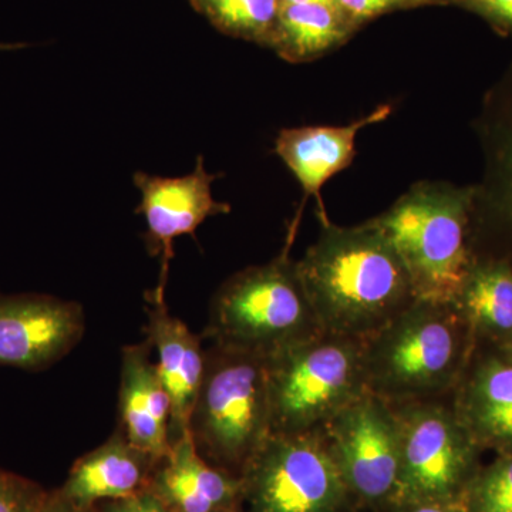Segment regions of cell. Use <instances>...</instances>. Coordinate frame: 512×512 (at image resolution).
<instances>
[{"mask_svg":"<svg viewBox=\"0 0 512 512\" xmlns=\"http://www.w3.org/2000/svg\"><path fill=\"white\" fill-rule=\"evenodd\" d=\"M296 264L325 333L365 340L416 301L402 261L373 221L353 228L326 222Z\"/></svg>","mask_w":512,"mask_h":512,"instance_id":"obj_1","label":"cell"},{"mask_svg":"<svg viewBox=\"0 0 512 512\" xmlns=\"http://www.w3.org/2000/svg\"><path fill=\"white\" fill-rule=\"evenodd\" d=\"M476 338L453 302L416 299L363 340L367 392L389 404L447 399Z\"/></svg>","mask_w":512,"mask_h":512,"instance_id":"obj_2","label":"cell"},{"mask_svg":"<svg viewBox=\"0 0 512 512\" xmlns=\"http://www.w3.org/2000/svg\"><path fill=\"white\" fill-rule=\"evenodd\" d=\"M188 434L208 463L241 478L271 436L266 357L211 343Z\"/></svg>","mask_w":512,"mask_h":512,"instance_id":"obj_3","label":"cell"},{"mask_svg":"<svg viewBox=\"0 0 512 512\" xmlns=\"http://www.w3.org/2000/svg\"><path fill=\"white\" fill-rule=\"evenodd\" d=\"M473 192L420 187L373 220L421 301L454 302L476 264L470 247Z\"/></svg>","mask_w":512,"mask_h":512,"instance_id":"obj_4","label":"cell"},{"mask_svg":"<svg viewBox=\"0 0 512 512\" xmlns=\"http://www.w3.org/2000/svg\"><path fill=\"white\" fill-rule=\"evenodd\" d=\"M288 247L229 278L215 293L202 339L268 357L322 332Z\"/></svg>","mask_w":512,"mask_h":512,"instance_id":"obj_5","label":"cell"},{"mask_svg":"<svg viewBox=\"0 0 512 512\" xmlns=\"http://www.w3.org/2000/svg\"><path fill=\"white\" fill-rule=\"evenodd\" d=\"M272 434L319 433L367 393L363 340L320 332L266 357Z\"/></svg>","mask_w":512,"mask_h":512,"instance_id":"obj_6","label":"cell"},{"mask_svg":"<svg viewBox=\"0 0 512 512\" xmlns=\"http://www.w3.org/2000/svg\"><path fill=\"white\" fill-rule=\"evenodd\" d=\"M450 397L390 404L400 433L399 483L392 508L426 501H463L480 470L483 450L458 420Z\"/></svg>","mask_w":512,"mask_h":512,"instance_id":"obj_7","label":"cell"},{"mask_svg":"<svg viewBox=\"0 0 512 512\" xmlns=\"http://www.w3.org/2000/svg\"><path fill=\"white\" fill-rule=\"evenodd\" d=\"M241 480L244 512H360L320 431L272 434Z\"/></svg>","mask_w":512,"mask_h":512,"instance_id":"obj_8","label":"cell"},{"mask_svg":"<svg viewBox=\"0 0 512 512\" xmlns=\"http://www.w3.org/2000/svg\"><path fill=\"white\" fill-rule=\"evenodd\" d=\"M320 433L360 511L389 512L400 473V433L393 407L367 392Z\"/></svg>","mask_w":512,"mask_h":512,"instance_id":"obj_9","label":"cell"},{"mask_svg":"<svg viewBox=\"0 0 512 512\" xmlns=\"http://www.w3.org/2000/svg\"><path fill=\"white\" fill-rule=\"evenodd\" d=\"M86 332L79 302L0 293V367L39 372L69 355Z\"/></svg>","mask_w":512,"mask_h":512,"instance_id":"obj_10","label":"cell"},{"mask_svg":"<svg viewBox=\"0 0 512 512\" xmlns=\"http://www.w3.org/2000/svg\"><path fill=\"white\" fill-rule=\"evenodd\" d=\"M217 178L208 173L202 157L197 158L194 170L183 177H160L141 171L134 174V185L141 194L136 212L146 220L147 249L150 255L161 258L157 288L167 286L175 239L183 235L194 237L208 218L231 211L227 202L217 201L212 195Z\"/></svg>","mask_w":512,"mask_h":512,"instance_id":"obj_11","label":"cell"},{"mask_svg":"<svg viewBox=\"0 0 512 512\" xmlns=\"http://www.w3.org/2000/svg\"><path fill=\"white\" fill-rule=\"evenodd\" d=\"M451 406L481 450L512 453V353L490 346L473 356L456 389Z\"/></svg>","mask_w":512,"mask_h":512,"instance_id":"obj_12","label":"cell"},{"mask_svg":"<svg viewBox=\"0 0 512 512\" xmlns=\"http://www.w3.org/2000/svg\"><path fill=\"white\" fill-rule=\"evenodd\" d=\"M146 335L157 353V370L171 400V441L187 436L188 424L205 370L202 335L170 312L165 289L154 288L146 295Z\"/></svg>","mask_w":512,"mask_h":512,"instance_id":"obj_13","label":"cell"},{"mask_svg":"<svg viewBox=\"0 0 512 512\" xmlns=\"http://www.w3.org/2000/svg\"><path fill=\"white\" fill-rule=\"evenodd\" d=\"M150 342L128 345L121 353L119 429L138 450L160 463L170 453L171 400Z\"/></svg>","mask_w":512,"mask_h":512,"instance_id":"obj_14","label":"cell"},{"mask_svg":"<svg viewBox=\"0 0 512 512\" xmlns=\"http://www.w3.org/2000/svg\"><path fill=\"white\" fill-rule=\"evenodd\" d=\"M151 491L173 512H215L242 507V480L212 466L190 434L174 441L154 468Z\"/></svg>","mask_w":512,"mask_h":512,"instance_id":"obj_15","label":"cell"},{"mask_svg":"<svg viewBox=\"0 0 512 512\" xmlns=\"http://www.w3.org/2000/svg\"><path fill=\"white\" fill-rule=\"evenodd\" d=\"M390 113L392 107L382 106L349 126L285 128L279 133L275 153L301 183L305 194L319 202L323 224L328 222L320 197L323 185L352 163L359 131L386 120Z\"/></svg>","mask_w":512,"mask_h":512,"instance_id":"obj_16","label":"cell"},{"mask_svg":"<svg viewBox=\"0 0 512 512\" xmlns=\"http://www.w3.org/2000/svg\"><path fill=\"white\" fill-rule=\"evenodd\" d=\"M157 463L138 450L117 427L101 446L73 464L60 491L84 507L146 490Z\"/></svg>","mask_w":512,"mask_h":512,"instance_id":"obj_17","label":"cell"},{"mask_svg":"<svg viewBox=\"0 0 512 512\" xmlns=\"http://www.w3.org/2000/svg\"><path fill=\"white\" fill-rule=\"evenodd\" d=\"M476 343L504 348L512 339V265L504 259L474 264L454 299Z\"/></svg>","mask_w":512,"mask_h":512,"instance_id":"obj_18","label":"cell"},{"mask_svg":"<svg viewBox=\"0 0 512 512\" xmlns=\"http://www.w3.org/2000/svg\"><path fill=\"white\" fill-rule=\"evenodd\" d=\"M353 29L338 6L281 5L268 46L289 62H308L345 42Z\"/></svg>","mask_w":512,"mask_h":512,"instance_id":"obj_19","label":"cell"},{"mask_svg":"<svg viewBox=\"0 0 512 512\" xmlns=\"http://www.w3.org/2000/svg\"><path fill=\"white\" fill-rule=\"evenodd\" d=\"M192 8L225 35L269 45L278 20L279 0H190Z\"/></svg>","mask_w":512,"mask_h":512,"instance_id":"obj_20","label":"cell"},{"mask_svg":"<svg viewBox=\"0 0 512 512\" xmlns=\"http://www.w3.org/2000/svg\"><path fill=\"white\" fill-rule=\"evenodd\" d=\"M467 512H512V453L481 467L464 493Z\"/></svg>","mask_w":512,"mask_h":512,"instance_id":"obj_21","label":"cell"},{"mask_svg":"<svg viewBox=\"0 0 512 512\" xmlns=\"http://www.w3.org/2000/svg\"><path fill=\"white\" fill-rule=\"evenodd\" d=\"M47 494L36 481L0 470V512H40Z\"/></svg>","mask_w":512,"mask_h":512,"instance_id":"obj_22","label":"cell"},{"mask_svg":"<svg viewBox=\"0 0 512 512\" xmlns=\"http://www.w3.org/2000/svg\"><path fill=\"white\" fill-rule=\"evenodd\" d=\"M96 508L99 512H173L150 488L130 497L103 501Z\"/></svg>","mask_w":512,"mask_h":512,"instance_id":"obj_23","label":"cell"},{"mask_svg":"<svg viewBox=\"0 0 512 512\" xmlns=\"http://www.w3.org/2000/svg\"><path fill=\"white\" fill-rule=\"evenodd\" d=\"M397 5L399 0H336L340 12L355 28L366 20L396 8Z\"/></svg>","mask_w":512,"mask_h":512,"instance_id":"obj_24","label":"cell"},{"mask_svg":"<svg viewBox=\"0 0 512 512\" xmlns=\"http://www.w3.org/2000/svg\"><path fill=\"white\" fill-rule=\"evenodd\" d=\"M466 8L487 19L495 28L512 32V0H461Z\"/></svg>","mask_w":512,"mask_h":512,"instance_id":"obj_25","label":"cell"},{"mask_svg":"<svg viewBox=\"0 0 512 512\" xmlns=\"http://www.w3.org/2000/svg\"><path fill=\"white\" fill-rule=\"evenodd\" d=\"M501 170H503V194H501V208L504 214L512 221V133L505 141L501 153Z\"/></svg>","mask_w":512,"mask_h":512,"instance_id":"obj_26","label":"cell"},{"mask_svg":"<svg viewBox=\"0 0 512 512\" xmlns=\"http://www.w3.org/2000/svg\"><path fill=\"white\" fill-rule=\"evenodd\" d=\"M389 512H467L463 501H426V503L400 504Z\"/></svg>","mask_w":512,"mask_h":512,"instance_id":"obj_27","label":"cell"},{"mask_svg":"<svg viewBox=\"0 0 512 512\" xmlns=\"http://www.w3.org/2000/svg\"><path fill=\"white\" fill-rule=\"evenodd\" d=\"M40 512H99L96 505L94 507H84L74 503V501L67 498L62 491L57 490L49 491L45 504H43Z\"/></svg>","mask_w":512,"mask_h":512,"instance_id":"obj_28","label":"cell"},{"mask_svg":"<svg viewBox=\"0 0 512 512\" xmlns=\"http://www.w3.org/2000/svg\"><path fill=\"white\" fill-rule=\"evenodd\" d=\"M281 5H301V3H326V5H335L336 0H279Z\"/></svg>","mask_w":512,"mask_h":512,"instance_id":"obj_29","label":"cell"},{"mask_svg":"<svg viewBox=\"0 0 512 512\" xmlns=\"http://www.w3.org/2000/svg\"><path fill=\"white\" fill-rule=\"evenodd\" d=\"M427 2H444V0H399V5H420Z\"/></svg>","mask_w":512,"mask_h":512,"instance_id":"obj_30","label":"cell"},{"mask_svg":"<svg viewBox=\"0 0 512 512\" xmlns=\"http://www.w3.org/2000/svg\"><path fill=\"white\" fill-rule=\"evenodd\" d=\"M25 45L22 43H0V50H15L22 49Z\"/></svg>","mask_w":512,"mask_h":512,"instance_id":"obj_31","label":"cell"},{"mask_svg":"<svg viewBox=\"0 0 512 512\" xmlns=\"http://www.w3.org/2000/svg\"><path fill=\"white\" fill-rule=\"evenodd\" d=\"M215 512H244V508H228V510H221V511H215Z\"/></svg>","mask_w":512,"mask_h":512,"instance_id":"obj_32","label":"cell"},{"mask_svg":"<svg viewBox=\"0 0 512 512\" xmlns=\"http://www.w3.org/2000/svg\"><path fill=\"white\" fill-rule=\"evenodd\" d=\"M504 349L510 350V352L512 353V339H511V342L508 343L507 346H504Z\"/></svg>","mask_w":512,"mask_h":512,"instance_id":"obj_33","label":"cell"}]
</instances>
